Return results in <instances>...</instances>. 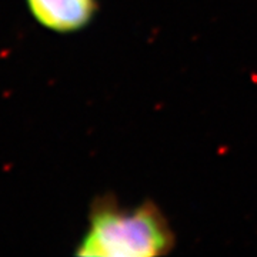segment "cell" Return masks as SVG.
Wrapping results in <instances>:
<instances>
[{
	"instance_id": "1",
	"label": "cell",
	"mask_w": 257,
	"mask_h": 257,
	"mask_svg": "<svg viewBox=\"0 0 257 257\" xmlns=\"http://www.w3.org/2000/svg\"><path fill=\"white\" fill-rule=\"evenodd\" d=\"M176 246L166 214L152 200L123 206L113 194L90 204L89 224L76 247L82 257H159Z\"/></svg>"
},
{
	"instance_id": "2",
	"label": "cell",
	"mask_w": 257,
	"mask_h": 257,
	"mask_svg": "<svg viewBox=\"0 0 257 257\" xmlns=\"http://www.w3.org/2000/svg\"><path fill=\"white\" fill-rule=\"evenodd\" d=\"M26 5L42 28L60 35L86 29L99 10V0H26Z\"/></svg>"
}]
</instances>
